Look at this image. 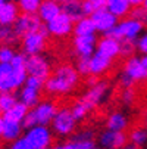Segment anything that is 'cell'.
I'll return each mask as SVG.
<instances>
[{
  "label": "cell",
  "mask_w": 147,
  "mask_h": 149,
  "mask_svg": "<svg viewBox=\"0 0 147 149\" xmlns=\"http://www.w3.org/2000/svg\"><path fill=\"white\" fill-rule=\"evenodd\" d=\"M46 28L50 36L56 38H63L68 37L71 33H74V21L63 12H60L56 18L46 24Z\"/></svg>",
  "instance_id": "30bf717a"
},
{
  "label": "cell",
  "mask_w": 147,
  "mask_h": 149,
  "mask_svg": "<svg viewBox=\"0 0 147 149\" xmlns=\"http://www.w3.org/2000/svg\"><path fill=\"white\" fill-rule=\"evenodd\" d=\"M128 140H130V143L135 145L137 148L146 146L147 145V129H143V127L133 129L128 134Z\"/></svg>",
  "instance_id": "83f0119b"
},
{
  "label": "cell",
  "mask_w": 147,
  "mask_h": 149,
  "mask_svg": "<svg viewBox=\"0 0 147 149\" xmlns=\"http://www.w3.org/2000/svg\"><path fill=\"white\" fill-rule=\"evenodd\" d=\"M130 125L128 117L125 115L124 112H112L109 114L108 120H106V129L109 130H116V132H125Z\"/></svg>",
  "instance_id": "603a6c76"
},
{
  "label": "cell",
  "mask_w": 147,
  "mask_h": 149,
  "mask_svg": "<svg viewBox=\"0 0 147 149\" xmlns=\"http://www.w3.org/2000/svg\"><path fill=\"white\" fill-rule=\"evenodd\" d=\"M96 50L100 52V53L104 55V56L110 58V59L113 61L115 58L119 56V52H121V43H119V40L115 38V37L104 36L101 40H97Z\"/></svg>",
  "instance_id": "2e32d148"
},
{
  "label": "cell",
  "mask_w": 147,
  "mask_h": 149,
  "mask_svg": "<svg viewBox=\"0 0 147 149\" xmlns=\"http://www.w3.org/2000/svg\"><path fill=\"white\" fill-rule=\"evenodd\" d=\"M71 111H72V114H74V117L77 118V121H79V120H84L87 115H88V112H90V109L87 108V105L86 103H82L79 99L71 106Z\"/></svg>",
  "instance_id": "e575fe53"
},
{
  "label": "cell",
  "mask_w": 147,
  "mask_h": 149,
  "mask_svg": "<svg viewBox=\"0 0 147 149\" xmlns=\"http://www.w3.org/2000/svg\"><path fill=\"white\" fill-rule=\"evenodd\" d=\"M90 18L93 19V22H94L96 31L103 33V34H106L108 31H110L118 24V18L113 13H110L106 8H101V9L96 10L94 13L90 15Z\"/></svg>",
  "instance_id": "4fadbf2b"
},
{
  "label": "cell",
  "mask_w": 147,
  "mask_h": 149,
  "mask_svg": "<svg viewBox=\"0 0 147 149\" xmlns=\"http://www.w3.org/2000/svg\"><path fill=\"white\" fill-rule=\"evenodd\" d=\"M49 36V31L46 28V24L41 27L40 30L27 33L25 36L21 37L22 40V50L25 55H35L41 53L46 47V38Z\"/></svg>",
  "instance_id": "ba28073f"
},
{
  "label": "cell",
  "mask_w": 147,
  "mask_h": 149,
  "mask_svg": "<svg viewBox=\"0 0 147 149\" xmlns=\"http://www.w3.org/2000/svg\"><path fill=\"white\" fill-rule=\"evenodd\" d=\"M144 30V24L141 21L135 19V18H127V19H122L118 21V24L108 31L104 36H110L115 37L118 40H124V38H128V40H137Z\"/></svg>",
  "instance_id": "277c9868"
},
{
  "label": "cell",
  "mask_w": 147,
  "mask_h": 149,
  "mask_svg": "<svg viewBox=\"0 0 147 149\" xmlns=\"http://www.w3.org/2000/svg\"><path fill=\"white\" fill-rule=\"evenodd\" d=\"M9 149H32V148L28 143V140L25 139V136H21L16 140L10 142V148Z\"/></svg>",
  "instance_id": "ab89813d"
},
{
  "label": "cell",
  "mask_w": 147,
  "mask_h": 149,
  "mask_svg": "<svg viewBox=\"0 0 147 149\" xmlns=\"http://www.w3.org/2000/svg\"><path fill=\"white\" fill-rule=\"evenodd\" d=\"M18 34L15 33L13 25H2L0 24V40L6 45H13L18 41Z\"/></svg>",
  "instance_id": "f1b7e54d"
},
{
  "label": "cell",
  "mask_w": 147,
  "mask_h": 149,
  "mask_svg": "<svg viewBox=\"0 0 147 149\" xmlns=\"http://www.w3.org/2000/svg\"><path fill=\"white\" fill-rule=\"evenodd\" d=\"M110 92H112L110 83L106 80H99L94 86L88 87V90L79 97V100L82 103H86L87 108L91 111V109L97 108V106H100L101 103L106 102L110 96Z\"/></svg>",
  "instance_id": "5b68a950"
},
{
  "label": "cell",
  "mask_w": 147,
  "mask_h": 149,
  "mask_svg": "<svg viewBox=\"0 0 147 149\" xmlns=\"http://www.w3.org/2000/svg\"><path fill=\"white\" fill-rule=\"evenodd\" d=\"M119 149H138L135 145H133V143H127V145H124L122 148H119Z\"/></svg>",
  "instance_id": "c3c4849f"
},
{
  "label": "cell",
  "mask_w": 147,
  "mask_h": 149,
  "mask_svg": "<svg viewBox=\"0 0 147 149\" xmlns=\"http://www.w3.org/2000/svg\"><path fill=\"white\" fill-rule=\"evenodd\" d=\"M74 33L75 36H88V34H96V27L93 19L87 15H84L74 24Z\"/></svg>",
  "instance_id": "484cf974"
},
{
  "label": "cell",
  "mask_w": 147,
  "mask_h": 149,
  "mask_svg": "<svg viewBox=\"0 0 147 149\" xmlns=\"http://www.w3.org/2000/svg\"><path fill=\"white\" fill-rule=\"evenodd\" d=\"M25 67L28 75L37 77L40 80H47V77L52 74V63L50 61L41 53L35 55H27L25 56Z\"/></svg>",
  "instance_id": "9c48e42d"
},
{
  "label": "cell",
  "mask_w": 147,
  "mask_h": 149,
  "mask_svg": "<svg viewBox=\"0 0 147 149\" xmlns=\"http://www.w3.org/2000/svg\"><path fill=\"white\" fill-rule=\"evenodd\" d=\"M0 43H2V40H0Z\"/></svg>",
  "instance_id": "680465c9"
},
{
  "label": "cell",
  "mask_w": 147,
  "mask_h": 149,
  "mask_svg": "<svg viewBox=\"0 0 147 149\" xmlns=\"http://www.w3.org/2000/svg\"><path fill=\"white\" fill-rule=\"evenodd\" d=\"M5 2H6V0H0V9H2V8H3V5H5Z\"/></svg>",
  "instance_id": "816d5d0a"
},
{
  "label": "cell",
  "mask_w": 147,
  "mask_h": 149,
  "mask_svg": "<svg viewBox=\"0 0 147 149\" xmlns=\"http://www.w3.org/2000/svg\"><path fill=\"white\" fill-rule=\"evenodd\" d=\"M106 9L119 19V18L128 16L133 6L127 2V0H106Z\"/></svg>",
  "instance_id": "cb8c5ba5"
},
{
  "label": "cell",
  "mask_w": 147,
  "mask_h": 149,
  "mask_svg": "<svg viewBox=\"0 0 147 149\" xmlns=\"http://www.w3.org/2000/svg\"><path fill=\"white\" fill-rule=\"evenodd\" d=\"M62 12L66 13L74 22L86 15L82 9V0H66L62 3Z\"/></svg>",
  "instance_id": "d4e9b609"
},
{
  "label": "cell",
  "mask_w": 147,
  "mask_h": 149,
  "mask_svg": "<svg viewBox=\"0 0 147 149\" xmlns=\"http://www.w3.org/2000/svg\"><path fill=\"white\" fill-rule=\"evenodd\" d=\"M128 16H131V18H135V19L141 21V22H143L144 25L147 24V9H144L143 6H135V8H133Z\"/></svg>",
  "instance_id": "f35d334b"
},
{
  "label": "cell",
  "mask_w": 147,
  "mask_h": 149,
  "mask_svg": "<svg viewBox=\"0 0 147 149\" xmlns=\"http://www.w3.org/2000/svg\"><path fill=\"white\" fill-rule=\"evenodd\" d=\"M50 127H52V132L60 137H66V136L74 134L77 130V118L74 117L71 108H68V106L57 108V111L50 123Z\"/></svg>",
  "instance_id": "3957f363"
},
{
  "label": "cell",
  "mask_w": 147,
  "mask_h": 149,
  "mask_svg": "<svg viewBox=\"0 0 147 149\" xmlns=\"http://www.w3.org/2000/svg\"><path fill=\"white\" fill-rule=\"evenodd\" d=\"M101 8H106V0H82V9L87 16Z\"/></svg>",
  "instance_id": "1f68e13d"
},
{
  "label": "cell",
  "mask_w": 147,
  "mask_h": 149,
  "mask_svg": "<svg viewBox=\"0 0 147 149\" xmlns=\"http://www.w3.org/2000/svg\"><path fill=\"white\" fill-rule=\"evenodd\" d=\"M69 149H93L94 145V139H71L66 142Z\"/></svg>",
  "instance_id": "836d02e7"
},
{
  "label": "cell",
  "mask_w": 147,
  "mask_h": 149,
  "mask_svg": "<svg viewBox=\"0 0 147 149\" xmlns=\"http://www.w3.org/2000/svg\"><path fill=\"white\" fill-rule=\"evenodd\" d=\"M52 149H69V146H68V143L65 142V143H57L55 148H52Z\"/></svg>",
  "instance_id": "bcb514c9"
},
{
  "label": "cell",
  "mask_w": 147,
  "mask_h": 149,
  "mask_svg": "<svg viewBox=\"0 0 147 149\" xmlns=\"http://www.w3.org/2000/svg\"><path fill=\"white\" fill-rule=\"evenodd\" d=\"M119 43H121V52H119V56L130 58V56H133V55H134V52L137 50L135 40L124 38V40H119Z\"/></svg>",
  "instance_id": "d6a6232c"
},
{
  "label": "cell",
  "mask_w": 147,
  "mask_h": 149,
  "mask_svg": "<svg viewBox=\"0 0 147 149\" xmlns=\"http://www.w3.org/2000/svg\"><path fill=\"white\" fill-rule=\"evenodd\" d=\"M146 125H147V115H146Z\"/></svg>",
  "instance_id": "11a10c76"
},
{
  "label": "cell",
  "mask_w": 147,
  "mask_h": 149,
  "mask_svg": "<svg viewBox=\"0 0 147 149\" xmlns=\"http://www.w3.org/2000/svg\"><path fill=\"white\" fill-rule=\"evenodd\" d=\"M57 111V106L52 100H41L37 105H34L32 108L28 111L27 117L22 121L24 129H30L32 125L41 124V125H50L55 114Z\"/></svg>",
  "instance_id": "7a4b0ae2"
},
{
  "label": "cell",
  "mask_w": 147,
  "mask_h": 149,
  "mask_svg": "<svg viewBox=\"0 0 147 149\" xmlns=\"http://www.w3.org/2000/svg\"><path fill=\"white\" fill-rule=\"evenodd\" d=\"M118 81H119V86H121V87H133L134 84H135V83H134L127 74H124V72H121Z\"/></svg>",
  "instance_id": "7bdbcfd3"
},
{
  "label": "cell",
  "mask_w": 147,
  "mask_h": 149,
  "mask_svg": "<svg viewBox=\"0 0 147 149\" xmlns=\"http://www.w3.org/2000/svg\"><path fill=\"white\" fill-rule=\"evenodd\" d=\"M79 77L75 65L62 63L47 77V80H44L43 89L52 96H66L75 92L79 84Z\"/></svg>",
  "instance_id": "6da1fadb"
},
{
  "label": "cell",
  "mask_w": 147,
  "mask_h": 149,
  "mask_svg": "<svg viewBox=\"0 0 147 149\" xmlns=\"http://www.w3.org/2000/svg\"><path fill=\"white\" fill-rule=\"evenodd\" d=\"M43 0H16L21 13H37Z\"/></svg>",
  "instance_id": "f546056e"
},
{
  "label": "cell",
  "mask_w": 147,
  "mask_h": 149,
  "mask_svg": "<svg viewBox=\"0 0 147 149\" xmlns=\"http://www.w3.org/2000/svg\"><path fill=\"white\" fill-rule=\"evenodd\" d=\"M112 67V59L101 55L100 52H94L90 56V74L93 75H101L104 72H108Z\"/></svg>",
  "instance_id": "ac0fdd59"
},
{
  "label": "cell",
  "mask_w": 147,
  "mask_h": 149,
  "mask_svg": "<svg viewBox=\"0 0 147 149\" xmlns=\"http://www.w3.org/2000/svg\"><path fill=\"white\" fill-rule=\"evenodd\" d=\"M93 149H101V148H96V146H94V148H93Z\"/></svg>",
  "instance_id": "9f6ffc18"
},
{
  "label": "cell",
  "mask_w": 147,
  "mask_h": 149,
  "mask_svg": "<svg viewBox=\"0 0 147 149\" xmlns=\"http://www.w3.org/2000/svg\"><path fill=\"white\" fill-rule=\"evenodd\" d=\"M127 2H128L133 8H135V6H141L144 0H127Z\"/></svg>",
  "instance_id": "f6af8a7d"
},
{
  "label": "cell",
  "mask_w": 147,
  "mask_h": 149,
  "mask_svg": "<svg viewBox=\"0 0 147 149\" xmlns=\"http://www.w3.org/2000/svg\"><path fill=\"white\" fill-rule=\"evenodd\" d=\"M3 124H5V118L0 115V139H2V134H3Z\"/></svg>",
  "instance_id": "7dc6e473"
},
{
  "label": "cell",
  "mask_w": 147,
  "mask_h": 149,
  "mask_svg": "<svg viewBox=\"0 0 147 149\" xmlns=\"http://www.w3.org/2000/svg\"><path fill=\"white\" fill-rule=\"evenodd\" d=\"M144 9H147V0H144V2H143V5H141Z\"/></svg>",
  "instance_id": "f907efd6"
},
{
  "label": "cell",
  "mask_w": 147,
  "mask_h": 149,
  "mask_svg": "<svg viewBox=\"0 0 147 149\" xmlns=\"http://www.w3.org/2000/svg\"><path fill=\"white\" fill-rule=\"evenodd\" d=\"M137 99V93L133 87H124L122 93H121V102L125 106H131Z\"/></svg>",
  "instance_id": "8d00e7d4"
},
{
  "label": "cell",
  "mask_w": 147,
  "mask_h": 149,
  "mask_svg": "<svg viewBox=\"0 0 147 149\" xmlns=\"http://www.w3.org/2000/svg\"><path fill=\"white\" fill-rule=\"evenodd\" d=\"M21 10L16 2H5L3 8L0 9V24L2 25H13L19 18Z\"/></svg>",
  "instance_id": "ffe728a7"
},
{
  "label": "cell",
  "mask_w": 147,
  "mask_h": 149,
  "mask_svg": "<svg viewBox=\"0 0 147 149\" xmlns=\"http://www.w3.org/2000/svg\"><path fill=\"white\" fill-rule=\"evenodd\" d=\"M135 46H137V50H138L141 55H147V33L141 34V36L135 40Z\"/></svg>",
  "instance_id": "60d3db41"
},
{
  "label": "cell",
  "mask_w": 147,
  "mask_h": 149,
  "mask_svg": "<svg viewBox=\"0 0 147 149\" xmlns=\"http://www.w3.org/2000/svg\"><path fill=\"white\" fill-rule=\"evenodd\" d=\"M43 25H44V22L40 19V16L37 13H21L19 18L16 19V22L13 24V28H15V33L18 34V37L21 38L27 33L40 30Z\"/></svg>",
  "instance_id": "8fae6325"
},
{
  "label": "cell",
  "mask_w": 147,
  "mask_h": 149,
  "mask_svg": "<svg viewBox=\"0 0 147 149\" xmlns=\"http://www.w3.org/2000/svg\"><path fill=\"white\" fill-rule=\"evenodd\" d=\"M6 2H16V0H6Z\"/></svg>",
  "instance_id": "db71d44e"
},
{
  "label": "cell",
  "mask_w": 147,
  "mask_h": 149,
  "mask_svg": "<svg viewBox=\"0 0 147 149\" xmlns=\"http://www.w3.org/2000/svg\"><path fill=\"white\" fill-rule=\"evenodd\" d=\"M24 136L32 149L50 148L53 143V132L49 125H41V124L32 125L27 129V133Z\"/></svg>",
  "instance_id": "52a82bcc"
},
{
  "label": "cell",
  "mask_w": 147,
  "mask_h": 149,
  "mask_svg": "<svg viewBox=\"0 0 147 149\" xmlns=\"http://www.w3.org/2000/svg\"><path fill=\"white\" fill-rule=\"evenodd\" d=\"M18 102V97L12 92H0V112L9 111Z\"/></svg>",
  "instance_id": "4dcf8cb0"
},
{
  "label": "cell",
  "mask_w": 147,
  "mask_h": 149,
  "mask_svg": "<svg viewBox=\"0 0 147 149\" xmlns=\"http://www.w3.org/2000/svg\"><path fill=\"white\" fill-rule=\"evenodd\" d=\"M22 132H24V125L22 123L19 121H12V120H6L5 118V124H3V134H2V139L5 142H13L16 140L18 137L22 136Z\"/></svg>",
  "instance_id": "7402d4cb"
},
{
  "label": "cell",
  "mask_w": 147,
  "mask_h": 149,
  "mask_svg": "<svg viewBox=\"0 0 147 149\" xmlns=\"http://www.w3.org/2000/svg\"><path fill=\"white\" fill-rule=\"evenodd\" d=\"M88 75L90 77H87V81L86 83H87L88 87H91V86H94V84L99 81V75H93V74H88Z\"/></svg>",
  "instance_id": "ee69618b"
},
{
  "label": "cell",
  "mask_w": 147,
  "mask_h": 149,
  "mask_svg": "<svg viewBox=\"0 0 147 149\" xmlns=\"http://www.w3.org/2000/svg\"><path fill=\"white\" fill-rule=\"evenodd\" d=\"M96 46H97L96 34L75 36V38H74V50L78 56L90 58L96 52Z\"/></svg>",
  "instance_id": "9a60e30c"
},
{
  "label": "cell",
  "mask_w": 147,
  "mask_h": 149,
  "mask_svg": "<svg viewBox=\"0 0 147 149\" xmlns=\"http://www.w3.org/2000/svg\"><path fill=\"white\" fill-rule=\"evenodd\" d=\"M140 61H141V63H143V67L147 70V55H143V56L140 58Z\"/></svg>",
  "instance_id": "681fc988"
},
{
  "label": "cell",
  "mask_w": 147,
  "mask_h": 149,
  "mask_svg": "<svg viewBox=\"0 0 147 149\" xmlns=\"http://www.w3.org/2000/svg\"><path fill=\"white\" fill-rule=\"evenodd\" d=\"M43 149H52V148H43Z\"/></svg>",
  "instance_id": "6f0895ef"
},
{
  "label": "cell",
  "mask_w": 147,
  "mask_h": 149,
  "mask_svg": "<svg viewBox=\"0 0 147 149\" xmlns=\"http://www.w3.org/2000/svg\"><path fill=\"white\" fill-rule=\"evenodd\" d=\"M72 137L74 139H93L94 137V132L91 129H82L78 133H75Z\"/></svg>",
  "instance_id": "b9f144b4"
},
{
  "label": "cell",
  "mask_w": 147,
  "mask_h": 149,
  "mask_svg": "<svg viewBox=\"0 0 147 149\" xmlns=\"http://www.w3.org/2000/svg\"><path fill=\"white\" fill-rule=\"evenodd\" d=\"M122 72L127 74L134 83H141V81L147 80V70L143 67L140 58H137L134 55L127 58V61H125V63H124Z\"/></svg>",
  "instance_id": "5bb4252c"
},
{
  "label": "cell",
  "mask_w": 147,
  "mask_h": 149,
  "mask_svg": "<svg viewBox=\"0 0 147 149\" xmlns=\"http://www.w3.org/2000/svg\"><path fill=\"white\" fill-rule=\"evenodd\" d=\"M62 12V5L55 2V0H43L38 8L37 15L40 16V19L44 24H47L49 21H52L53 18H56L59 13Z\"/></svg>",
  "instance_id": "d6986e66"
},
{
  "label": "cell",
  "mask_w": 147,
  "mask_h": 149,
  "mask_svg": "<svg viewBox=\"0 0 147 149\" xmlns=\"http://www.w3.org/2000/svg\"><path fill=\"white\" fill-rule=\"evenodd\" d=\"M16 87L10 63L0 62V92H13Z\"/></svg>",
  "instance_id": "44dd1931"
},
{
  "label": "cell",
  "mask_w": 147,
  "mask_h": 149,
  "mask_svg": "<svg viewBox=\"0 0 147 149\" xmlns=\"http://www.w3.org/2000/svg\"><path fill=\"white\" fill-rule=\"evenodd\" d=\"M16 52L10 45H0V62L2 63H10L12 59L15 58Z\"/></svg>",
  "instance_id": "d590c367"
},
{
  "label": "cell",
  "mask_w": 147,
  "mask_h": 149,
  "mask_svg": "<svg viewBox=\"0 0 147 149\" xmlns=\"http://www.w3.org/2000/svg\"><path fill=\"white\" fill-rule=\"evenodd\" d=\"M127 143H128V134H125V132L106 129L99 136V146L101 149H119Z\"/></svg>",
  "instance_id": "7c38bea8"
},
{
  "label": "cell",
  "mask_w": 147,
  "mask_h": 149,
  "mask_svg": "<svg viewBox=\"0 0 147 149\" xmlns=\"http://www.w3.org/2000/svg\"><path fill=\"white\" fill-rule=\"evenodd\" d=\"M55 2H57V3H60V5H62L63 2H66V0H55Z\"/></svg>",
  "instance_id": "f5cc1de1"
},
{
  "label": "cell",
  "mask_w": 147,
  "mask_h": 149,
  "mask_svg": "<svg viewBox=\"0 0 147 149\" xmlns=\"http://www.w3.org/2000/svg\"><path fill=\"white\" fill-rule=\"evenodd\" d=\"M10 67H12V74L15 78V84L16 87L21 89V86L25 83L28 72H27V67H25V56L22 53H16L15 58L10 62Z\"/></svg>",
  "instance_id": "e0dca14e"
},
{
  "label": "cell",
  "mask_w": 147,
  "mask_h": 149,
  "mask_svg": "<svg viewBox=\"0 0 147 149\" xmlns=\"http://www.w3.org/2000/svg\"><path fill=\"white\" fill-rule=\"evenodd\" d=\"M28 111H30L28 106H27L25 103H22L21 100H18V102L12 106V108H10L9 111L3 112V118H6V120H12V121H19V123H22V121H24V118L27 117Z\"/></svg>",
  "instance_id": "4316f807"
},
{
  "label": "cell",
  "mask_w": 147,
  "mask_h": 149,
  "mask_svg": "<svg viewBox=\"0 0 147 149\" xmlns=\"http://www.w3.org/2000/svg\"><path fill=\"white\" fill-rule=\"evenodd\" d=\"M75 68L79 72V75H88L90 74V58L78 56L75 62Z\"/></svg>",
  "instance_id": "74e56055"
},
{
  "label": "cell",
  "mask_w": 147,
  "mask_h": 149,
  "mask_svg": "<svg viewBox=\"0 0 147 149\" xmlns=\"http://www.w3.org/2000/svg\"><path fill=\"white\" fill-rule=\"evenodd\" d=\"M43 86H44L43 80L32 77V75H28L25 83L21 86L18 99L22 103H25L28 108H32L34 105H37L40 102V92L43 89Z\"/></svg>",
  "instance_id": "8992f818"
}]
</instances>
